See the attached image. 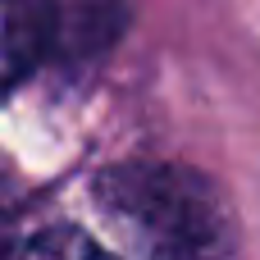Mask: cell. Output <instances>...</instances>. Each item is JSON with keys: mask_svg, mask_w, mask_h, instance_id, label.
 Returning a JSON list of instances; mask_svg holds the SVG:
<instances>
[{"mask_svg": "<svg viewBox=\"0 0 260 260\" xmlns=\"http://www.w3.org/2000/svg\"><path fill=\"white\" fill-rule=\"evenodd\" d=\"M0 260H110V251H101L78 229H46V233L18 242L14 251H5Z\"/></svg>", "mask_w": 260, "mask_h": 260, "instance_id": "cell-3", "label": "cell"}, {"mask_svg": "<svg viewBox=\"0 0 260 260\" xmlns=\"http://www.w3.org/2000/svg\"><path fill=\"white\" fill-rule=\"evenodd\" d=\"M96 197L137 260H242L219 187L197 169L119 165L101 174Z\"/></svg>", "mask_w": 260, "mask_h": 260, "instance_id": "cell-1", "label": "cell"}, {"mask_svg": "<svg viewBox=\"0 0 260 260\" xmlns=\"http://www.w3.org/2000/svg\"><path fill=\"white\" fill-rule=\"evenodd\" d=\"M14 219H18V192H14V183H9V174L0 165V251L9 242V233H14Z\"/></svg>", "mask_w": 260, "mask_h": 260, "instance_id": "cell-4", "label": "cell"}, {"mask_svg": "<svg viewBox=\"0 0 260 260\" xmlns=\"http://www.w3.org/2000/svg\"><path fill=\"white\" fill-rule=\"evenodd\" d=\"M46 41L41 0H0V101L32 73Z\"/></svg>", "mask_w": 260, "mask_h": 260, "instance_id": "cell-2", "label": "cell"}]
</instances>
